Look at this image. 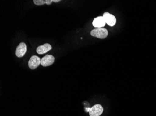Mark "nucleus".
Segmentation results:
<instances>
[{"mask_svg": "<svg viewBox=\"0 0 156 116\" xmlns=\"http://www.w3.org/2000/svg\"><path fill=\"white\" fill-rule=\"evenodd\" d=\"M91 35L99 39H105L108 36V31L105 28H96L91 31Z\"/></svg>", "mask_w": 156, "mask_h": 116, "instance_id": "1", "label": "nucleus"}, {"mask_svg": "<svg viewBox=\"0 0 156 116\" xmlns=\"http://www.w3.org/2000/svg\"><path fill=\"white\" fill-rule=\"evenodd\" d=\"M103 18L105 20L106 24L110 27L115 26L116 22V19L115 16L108 12H105L103 15Z\"/></svg>", "mask_w": 156, "mask_h": 116, "instance_id": "2", "label": "nucleus"}, {"mask_svg": "<svg viewBox=\"0 0 156 116\" xmlns=\"http://www.w3.org/2000/svg\"><path fill=\"white\" fill-rule=\"evenodd\" d=\"M41 60L37 56H32L28 61V66L32 70L36 69L41 64Z\"/></svg>", "mask_w": 156, "mask_h": 116, "instance_id": "3", "label": "nucleus"}, {"mask_svg": "<svg viewBox=\"0 0 156 116\" xmlns=\"http://www.w3.org/2000/svg\"><path fill=\"white\" fill-rule=\"evenodd\" d=\"M103 108L100 104H96L90 108L89 115L90 116H99L102 114Z\"/></svg>", "mask_w": 156, "mask_h": 116, "instance_id": "4", "label": "nucleus"}, {"mask_svg": "<svg viewBox=\"0 0 156 116\" xmlns=\"http://www.w3.org/2000/svg\"><path fill=\"white\" fill-rule=\"evenodd\" d=\"M55 58L53 55H46L45 56L42 58L40 64L43 67H48L53 64Z\"/></svg>", "mask_w": 156, "mask_h": 116, "instance_id": "5", "label": "nucleus"}, {"mask_svg": "<svg viewBox=\"0 0 156 116\" xmlns=\"http://www.w3.org/2000/svg\"><path fill=\"white\" fill-rule=\"evenodd\" d=\"M27 46L25 43L21 42L16 50L15 54L19 58L23 57L26 54Z\"/></svg>", "mask_w": 156, "mask_h": 116, "instance_id": "6", "label": "nucleus"}, {"mask_svg": "<svg viewBox=\"0 0 156 116\" xmlns=\"http://www.w3.org/2000/svg\"><path fill=\"white\" fill-rule=\"evenodd\" d=\"M52 49L51 45L49 43H45L43 45L38 46L37 48V53L39 55H43L49 52Z\"/></svg>", "mask_w": 156, "mask_h": 116, "instance_id": "7", "label": "nucleus"}, {"mask_svg": "<svg viewBox=\"0 0 156 116\" xmlns=\"http://www.w3.org/2000/svg\"><path fill=\"white\" fill-rule=\"evenodd\" d=\"M92 24L96 28H102L106 25V22L103 16H98L95 18L93 21Z\"/></svg>", "mask_w": 156, "mask_h": 116, "instance_id": "8", "label": "nucleus"}, {"mask_svg": "<svg viewBox=\"0 0 156 116\" xmlns=\"http://www.w3.org/2000/svg\"><path fill=\"white\" fill-rule=\"evenodd\" d=\"M33 2L37 6H40L44 4L50 5L53 2V0H33Z\"/></svg>", "mask_w": 156, "mask_h": 116, "instance_id": "9", "label": "nucleus"}, {"mask_svg": "<svg viewBox=\"0 0 156 116\" xmlns=\"http://www.w3.org/2000/svg\"><path fill=\"white\" fill-rule=\"evenodd\" d=\"M60 2V0H53V2Z\"/></svg>", "mask_w": 156, "mask_h": 116, "instance_id": "10", "label": "nucleus"}]
</instances>
